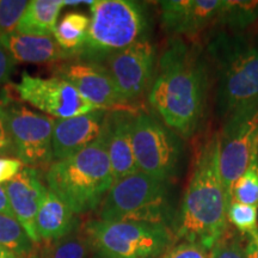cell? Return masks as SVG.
Instances as JSON below:
<instances>
[{
  "label": "cell",
  "instance_id": "6da1fadb",
  "mask_svg": "<svg viewBox=\"0 0 258 258\" xmlns=\"http://www.w3.org/2000/svg\"><path fill=\"white\" fill-rule=\"evenodd\" d=\"M148 103L161 122L180 138H189L202 120L207 71L198 54L182 41L171 42L159 59Z\"/></svg>",
  "mask_w": 258,
  "mask_h": 258
},
{
  "label": "cell",
  "instance_id": "7a4b0ae2",
  "mask_svg": "<svg viewBox=\"0 0 258 258\" xmlns=\"http://www.w3.org/2000/svg\"><path fill=\"white\" fill-rule=\"evenodd\" d=\"M230 203L219 164V135H214L203 145L195 161L180 203L176 237L211 251L227 232Z\"/></svg>",
  "mask_w": 258,
  "mask_h": 258
},
{
  "label": "cell",
  "instance_id": "3957f363",
  "mask_svg": "<svg viewBox=\"0 0 258 258\" xmlns=\"http://www.w3.org/2000/svg\"><path fill=\"white\" fill-rule=\"evenodd\" d=\"M47 188L77 215L96 209L114 184L103 132L96 141L66 159L53 161L46 176Z\"/></svg>",
  "mask_w": 258,
  "mask_h": 258
},
{
  "label": "cell",
  "instance_id": "277c9868",
  "mask_svg": "<svg viewBox=\"0 0 258 258\" xmlns=\"http://www.w3.org/2000/svg\"><path fill=\"white\" fill-rule=\"evenodd\" d=\"M85 43L76 57L102 62L112 54L145 38L148 27L143 4L133 0H95L90 6Z\"/></svg>",
  "mask_w": 258,
  "mask_h": 258
},
{
  "label": "cell",
  "instance_id": "5b68a950",
  "mask_svg": "<svg viewBox=\"0 0 258 258\" xmlns=\"http://www.w3.org/2000/svg\"><path fill=\"white\" fill-rule=\"evenodd\" d=\"M169 209V183L138 171L114 182L101 203L98 218L166 226Z\"/></svg>",
  "mask_w": 258,
  "mask_h": 258
},
{
  "label": "cell",
  "instance_id": "8992f818",
  "mask_svg": "<svg viewBox=\"0 0 258 258\" xmlns=\"http://www.w3.org/2000/svg\"><path fill=\"white\" fill-rule=\"evenodd\" d=\"M84 232L97 252L112 258H157L169 249L165 225L135 221L90 220Z\"/></svg>",
  "mask_w": 258,
  "mask_h": 258
},
{
  "label": "cell",
  "instance_id": "52a82bcc",
  "mask_svg": "<svg viewBox=\"0 0 258 258\" xmlns=\"http://www.w3.org/2000/svg\"><path fill=\"white\" fill-rule=\"evenodd\" d=\"M219 47L217 105L224 117L258 101V46L222 42Z\"/></svg>",
  "mask_w": 258,
  "mask_h": 258
},
{
  "label": "cell",
  "instance_id": "ba28073f",
  "mask_svg": "<svg viewBox=\"0 0 258 258\" xmlns=\"http://www.w3.org/2000/svg\"><path fill=\"white\" fill-rule=\"evenodd\" d=\"M138 170L161 182L176 176L182 156V141L175 132L148 114H138L132 125Z\"/></svg>",
  "mask_w": 258,
  "mask_h": 258
},
{
  "label": "cell",
  "instance_id": "9c48e42d",
  "mask_svg": "<svg viewBox=\"0 0 258 258\" xmlns=\"http://www.w3.org/2000/svg\"><path fill=\"white\" fill-rule=\"evenodd\" d=\"M258 150V101L226 117L219 137V164L226 195L231 202L232 189L249 166Z\"/></svg>",
  "mask_w": 258,
  "mask_h": 258
},
{
  "label": "cell",
  "instance_id": "30bf717a",
  "mask_svg": "<svg viewBox=\"0 0 258 258\" xmlns=\"http://www.w3.org/2000/svg\"><path fill=\"white\" fill-rule=\"evenodd\" d=\"M12 153L32 169H48L53 164V131L55 118L38 114L27 106L3 103Z\"/></svg>",
  "mask_w": 258,
  "mask_h": 258
},
{
  "label": "cell",
  "instance_id": "8fae6325",
  "mask_svg": "<svg viewBox=\"0 0 258 258\" xmlns=\"http://www.w3.org/2000/svg\"><path fill=\"white\" fill-rule=\"evenodd\" d=\"M15 89L22 101L57 120L85 115L99 109L86 101L70 83L54 76L41 78L24 72Z\"/></svg>",
  "mask_w": 258,
  "mask_h": 258
},
{
  "label": "cell",
  "instance_id": "7c38bea8",
  "mask_svg": "<svg viewBox=\"0 0 258 258\" xmlns=\"http://www.w3.org/2000/svg\"><path fill=\"white\" fill-rule=\"evenodd\" d=\"M99 63L110 74L125 104L139 98L151 88L156 64V48L145 37Z\"/></svg>",
  "mask_w": 258,
  "mask_h": 258
},
{
  "label": "cell",
  "instance_id": "4fadbf2b",
  "mask_svg": "<svg viewBox=\"0 0 258 258\" xmlns=\"http://www.w3.org/2000/svg\"><path fill=\"white\" fill-rule=\"evenodd\" d=\"M53 76L70 83L97 108L108 110L124 105L110 74L101 63L73 57L56 66Z\"/></svg>",
  "mask_w": 258,
  "mask_h": 258
},
{
  "label": "cell",
  "instance_id": "5bb4252c",
  "mask_svg": "<svg viewBox=\"0 0 258 258\" xmlns=\"http://www.w3.org/2000/svg\"><path fill=\"white\" fill-rule=\"evenodd\" d=\"M15 218L35 245L41 244L36 230V217L47 186L40 171L24 166L15 178L4 184Z\"/></svg>",
  "mask_w": 258,
  "mask_h": 258
},
{
  "label": "cell",
  "instance_id": "9a60e30c",
  "mask_svg": "<svg viewBox=\"0 0 258 258\" xmlns=\"http://www.w3.org/2000/svg\"><path fill=\"white\" fill-rule=\"evenodd\" d=\"M158 4L167 31L194 35L218 22L225 0H164Z\"/></svg>",
  "mask_w": 258,
  "mask_h": 258
},
{
  "label": "cell",
  "instance_id": "2e32d148",
  "mask_svg": "<svg viewBox=\"0 0 258 258\" xmlns=\"http://www.w3.org/2000/svg\"><path fill=\"white\" fill-rule=\"evenodd\" d=\"M108 110L97 109L76 117L55 120L53 131L54 161L66 159L101 137Z\"/></svg>",
  "mask_w": 258,
  "mask_h": 258
},
{
  "label": "cell",
  "instance_id": "e0dca14e",
  "mask_svg": "<svg viewBox=\"0 0 258 258\" xmlns=\"http://www.w3.org/2000/svg\"><path fill=\"white\" fill-rule=\"evenodd\" d=\"M133 118L134 115L121 109L108 112L106 115L103 135L105 139L106 152L110 160L114 182L139 171L132 139Z\"/></svg>",
  "mask_w": 258,
  "mask_h": 258
},
{
  "label": "cell",
  "instance_id": "ac0fdd59",
  "mask_svg": "<svg viewBox=\"0 0 258 258\" xmlns=\"http://www.w3.org/2000/svg\"><path fill=\"white\" fill-rule=\"evenodd\" d=\"M78 224V215L72 208L55 192L47 189L36 217V230L41 243L60 239L72 233L79 228Z\"/></svg>",
  "mask_w": 258,
  "mask_h": 258
},
{
  "label": "cell",
  "instance_id": "d6986e66",
  "mask_svg": "<svg viewBox=\"0 0 258 258\" xmlns=\"http://www.w3.org/2000/svg\"><path fill=\"white\" fill-rule=\"evenodd\" d=\"M0 43L9 51L16 63L41 64L69 59L53 36H35L15 31L0 36Z\"/></svg>",
  "mask_w": 258,
  "mask_h": 258
},
{
  "label": "cell",
  "instance_id": "ffe728a7",
  "mask_svg": "<svg viewBox=\"0 0 258 258\" xmlns=\"http://www.w3.org/2000/svg\"><path fill=\"white\" fill-rule=\"evenodd\" d=\"M63 0H31L16 32L35 36H53Z\"/></svg>",
  "mask_w": 258,
  "mask_h": 258
},
{
  "label": "cell",
  "instance_id": "44dd1931",
  "mask_svg": "<svg viewBox=\"0 0 258 258\" xmlns=\"http://www.w3.org/2000/svg\"><path fill=\"white\" fill-rule=\"evenodd\" d=\"M95 254L92 241L78 228L60 239L44 243L29 258H95Z\"/></svg>",
  "mask_w": 258,
  "mask_h": 258
},
{
  "label": "cell",
  "instance_id": "7402d4cb",
  "mask_svg": "<svg viewBox=\"0 0 258 258\" xmlns=\"http://www.w3.org/2000/svg\"><path fill=\"white\" fill-rule=\"evenodd\" d=\"M90 17L82 12H69L57 22L53 37L61 50L70 57H76L88 37Z\"/></svg>",
  "mask_w": 258,
  "mask_h": 258
},
{
  "label": "cell",
  "instance_id": "603a6c76",
  "mask_svg": "<svg viewBox=\"0 0 258 258\" xmlns=\"http://www.w3.org/2000/svg\"><path fill=\"white\" fill-rule=\"evenodd\" d=\"M0 245L12 250L18 256L28 257L34 252L35 244L15 218L0 214Z\"/></svg>",
  "mask_w": 258,
  "mask_h": 258
},
{
  "label": "cell",
  "instance_id": "cb8c5ba5",
  "mask_svg": "<svg viewBox=\"0 0 258 258\" xmlns=\"http://www.w3.org/2000/svg\"><path fill=\"white\" fill-rule=\"evenodd\" d=\"M258 18V2L247 0H225L218 22L233 30H244Z\"/></svg>",
  "mask_w": 258,
  "mask_h": 258
},
{
  "label": "cell",
  "instance_id": "d4e9b609",
  "mask_svg": "<svg viewBox=\"0 0 258 258\" xmlns=\"http://www.w3.org/2000/svg\"><path fill=\"white\" fill-rule=\"evenodd\" d=\"M235 201L249 206H258V150L251 157L249 166L234 183L231 202Z\"/></svg>",
  "mask_w": 258,
  "mask_h": 258
},
{
  "label": "cell",
  "instance_id": "484cf974",
  "mask_svg": "<svg viewBox=\"0 0 258 258\" xmlns=\"http://www.w3.org/2000/svg\"><path fill=\"white\" fill-rule=\"evenodd\" d=\"M227 220L241 233L252 237L258 232V206L232 201L228 206Z\"/></svg>",
  "mask_w": 258,
  "mask_h": 258
},
{
  "label": "cell",
  "instance_id": "4316f807",
  "mask_svg": "<svg viewBox=\"0 0 258 258\" xmlns=\"http://www.w3.org/2000/svg\"><path fill=\"white\" fill-rule=\"evenodd\" d=\"M28 5L27 0H0V36L16 31Z\"/></svg>",
  "mask_w": 258,
  "mask_h": 258
},
{
  "label": "cell",
  "instance_id": "83f0119b",
  "mask_svg": "<svg viewBox=\"0 0 258 258\" xmlns=\"http://www.w3.org/2000/svg\"><path fill=\"white\" fill-rule=\"evenodd\" d=\"M211 258H247L246 246L237 235H228L227 232L209 251Z\"/></svg>",
  "mask_w": 258,
  "mask_h": 258
},
{
  "label": "cell",
  "instance_id": "f1b7e54d",
  "mask_svg": "<svg viewBox=\"0 0 258 258\" xmlns=\"http://www.w3.org/2000/svg\"><path fill=\"white\" fill-rule=\"evenodd\" d=\"M161 258H211L208 252L203 250L202 247L198 245L186 243H182L175 245V246L169 247L165 252H164Z\"/></svg>",
  "mask_w": 258,
  "mask_h": 258
},
{
  "label": "cell",
  "instance_id": "f546056e",
  "mask_svg": "<svg viewBox=\"0 0 258 258\" xmlns=\"http://www.w3.org/2000/svg\"><path fill=\"white\" fill-rule=\"evenodd\" d=\"M24 165L17 158H0V185H4L21 172Z\"/></svg>",
  "mask_w": 258,
  "mask_h": 258
},
{
  "label": "cell",
  "instance_id": "4dcf8cb0",
  "mask_svg": "<svg viewBox=\"0 0 258 258\" xmlns=\"http://www.w3.org/2000/svg\"><path fill=\"white\" fill-rule=\"evenodd\" d=\"M16 62L9 51L0 43V86L9 83L15 71Z\"/></svg>",
  "mask_w": 258,
  "mask_h": 258
},
{
  "label": "cell",
  "instance_id": "1f68e13d",
  "mask_svg": "<svg viewBox=\"0 0 258 258\" xmlns=\"http://www.w3.org/2000/svg\"><path fill=\"white\" fill-rule=\"evenodd\" d=\"M9 152H12V144L8 124H6L4 108H3V103H0V154Z\"/></svg>",
  "mask_w": 258,
  "mask_h": 258
},
{
  "label": "cell",
  "instance_id": "d6a6232c",
  "mask_svg": "<svg viewBox=\"0 0 258 258\" xmlns=\"http://www.w3.org/2000/svg\"><path fill=\"white\" fill-rule=\"evenodd\" d=\"M0 214H4V215H8V217L15 218L14 211H12L11 203H10L9 196H8V191H6L4 185H0ZM16 220H17V219H16Z\"/></svg>",
  "mask_w": 258,
  "mask_h": 258
},
{
  "label": "cell",
  "instance_id": "836d02e7",
  "mask_svg": "<svg viewBox=\"0 0 258 258\" xmlns=\"http://www.w3.org/2000/svg\"><path fill=\"white\" fill-rule=\"evenodd\" d=\"M247 258H258V232L252 237H249L246 244Z\"/></svg>",
  "mask_w": 258,
  "mask_h": 258
},
{
  "label": "cell",
  "instance_id": "e575fe53",
  "mask_svg": "<svg viewBox=\"0 0 258 258\" xmlns=\"http://www.w3.org/2000/svg\"><path fill=\"white\" fill-rule=\"evenodd\" d=\"M0 258H23V257L18 256V254L14 252L12 250H10L8 247L0 245Z\"/></svg>",
  "mask_w": 258,
  "mask_h": 258
},
{
  "label": "cell",
  "instance_id": "d590c367",
  "mask_svg": "<svg viewBox=\"0 0 258 258\" xmlns=\"http://www.w3.org/2000/svg\"><path fill=\"white\" fill-rule=\"evenodd\" d=\"M95 258H112V257H109V256H105V254H103V253H99V252H97V251H96V254H95Z\"/></svg>",
  "mask_w": 258,
  "mask_h": 258
},
{
  "label": "cell",
  "instance_id": "8d00e7d4",
  "mask_svg": "<svg viewBox=\"0 0 258 258\" xmlns=\"http://www.w3.org/2000/svg\"><path fill=\"white\" fill-rule=\"evenodd\" d=\"M23 258H28V257H23Z\"/></svg>",
  "mask_w": 258,
  "mask_h": 258
}]
</instances>
